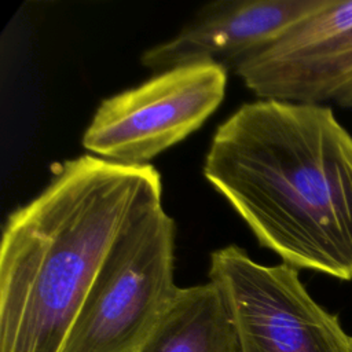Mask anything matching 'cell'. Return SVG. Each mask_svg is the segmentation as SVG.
Here are the masks:
<instances>
[{
	"label": "cell",
	"instance_id": "cell-1",
	"mask_svg": "<svg viewBox=\"0 0 352 352\" xmlns=\"http://www.w3.org/2000/svg\"><path fill=\"white\" fill-rule=\"evenodd\" d=\"M202 172L283 263L352 279V135L331 106L243 103L214 131Z\"/></svg>",
	"mask_w": 352,
	"mask_h": 352
},
{
	"label": "cell",
	"instance_id": "cell-4",
	"mask_svg": "<svg viewBox=\"0 0 352 352\" xmlns=\"http://www.w3.org/2000/svg\"><path fill=\"white\" fill-rule=\"evenodd\" d=\"M228 70L213 62L155 73L144 82L100 102L81 144L98 158L121 165L148 162L180 143L221 104Z\"/></svg>",
	"mask_w": 352,
	"mask_h": 352
},
{
	"label": "cell",
	"instance_id": "cell-5",
	"mask_svg": "<svg viewBox=\"0 0 352 352\" xmlns=\"http://www.w3.org/2000/svg\"><path fill=\"white\" fill-rule=\"evenodd\" d=\"M209 280L235 324L241 352H352V337L282 263L265 265L227 245L209 257Z\"/></svg>",
	"mask_w": 352,
	"mask_h": 352
},
{
	"label": "cell",
	"instance_id": "cell-6",
	"mask_svg": "<svg viewBox=\"0 0 352 352\" xmlns=\"http://www.w3.org/2000/svg\"><path fill=\"white\" fill-rule=\"evenodd\" d=\"M263 100L352 107V0H323L235 70Z\"/></svg>",
	"mask_w": 352,
	"mask_h": 352
},
{
	"label": "cell",
	"instance_id": "cell-2",
	"mask_svg": "<svg viewBox=\"0 0 352 352\" xmlns=\"http://www.w3.org/2000/svg\"><path fill=\"white\" fill-rule=\"evenodd\" d=\"M162 206L160 172L84 154L7 217L0 246V352H62L121 235Z\"/></svg>",
	"mask_w": 352,
	"mask_h": 352
},
{
	"label": "cell",
	"instance_id": "cell-7",
	"mask_svg": "<svg viewBox=\"0 0 352 352\" xmlns=\"http://www.w3.org/2000/svg\"><path fill=\"white\" fill-rule=\"evenodd\" d=\"M322 4L323 0L212 1L173 37L144 50L140 62L155 73L202 62L235 70Z\"/></svg>",
	"mask_w": 352,
	"mask_h": 352
},
{
	"label": "cell",
	"instance_id": "cell-9",
	"mask_svg": "<svg viewBox=\"0 0 352 352\" xmlns=\"http://www.w3.org/2000/svg\"><path fill=\"white\" fill-rule=\"evenodd\" d=\"M351 341H352V340H351Z\"/></svg>",
	"mask_w": 352,
	"mask_h": 352
},
{
	"label": "cell",
	"instance_id": "cell-3",
	"mask_svg": "<svg viewBox=\"0 0 352 352\" xmlns=\"http://www.w3.org/2000/svg\"><path fill=\"white\" fill-rule=\"evenodd\" d=\"M175 242L162 206L136 220L98 272L62 352H136L179 289Z\"/></svg>",
	"mask_w": 352,
	"mask_h": 352
},
{
	"label": "cell",
	"instance_id": "cell-8",
	"mask_svg": "<svg viewBox=\"0 0 352 352\" xmlns=\"http://www.w3.org/2000/svg\"><path fill=\"white\" fill-rule=\"evenodd\" d=\"M136 352H241L235 324L209 280L179 287Z\"/></svg>",
	"mask_w": 352,
	"mask_h": 352
}]
</instances>
